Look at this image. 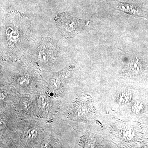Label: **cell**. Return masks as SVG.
I'll use <instances>...</instances> for the list:
<instances>
[{"label": "cell", "instance_id": "1", "mask_svg": "<svg viewBox=\"0 0 148 148\" xmlns=\"http://www.w3.org/2000/svg\"><path fill=\"white\" fill-rule=\"evenodd\" d=\"M55 21L60 32L64 36L71 38L85 29L88 22L82 20L68 13L59 14Z\"/></svg>", "mask_w": 148, "mask_h": 148}, {"label": "cell", "instance_id": "2", "mask_svg": "<svg viewBox=\"0 0 148 148\" xmlns=\"http://www.w3.org/2000/svg\"><path fill=\"white\" fill-rule=\"evenodd\" d=\"M119 9L122 11L131 15L143 16V10L137 6L128 3H120Z\"/></svg>", "mask_w": 148, "mask_h": 148}, {"label": "cell", "instance_id": "3", "mask_svg": "<svg viewBox=\"0 0 148 148\" xmlns=\"http://www.w3.org/2000/svg\"><path fill=\"white\" fill-rule=\"evenodd\" d=\"M37 135V132L36 130L34 128L29 129L27 133V138L30 140H33L36 138Z\"/></svg>", "mask_w": 148, "mask_h": 148}, {"label": "cell", "instance_id": "4", "mask_svg": "<svg viewBox=\"0 0 148 148\" xmlns=\"http://www.w3.org/2000/svg\"><path fill=\"white\" fill-rule=\"evenodd\" d=\"M18 83L21 86H26L29 84V80L27 78L21 77L18 79Z\"/></svg>", "mask_w": 148, "mask_h": 148}, {"label": "cell", "instance_id": "5", "mask_svg": "<svg viewBox=\"0 0 148 148\" xmlns=\"http://www.w3.org/2000/svg\"><path fill=\"white\" fill-rule=\"evenodd\" d=\"M42 147L43 148H47L49 147L48 144L46 143H42L41 145Z\"/></svg>", "mask_w": 148, "mask_h": 148}]
</instances>
